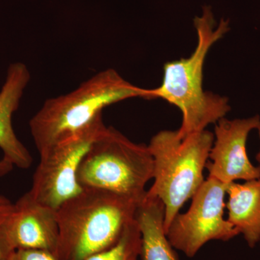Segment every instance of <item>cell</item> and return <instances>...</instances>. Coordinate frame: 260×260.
<instances>
[{
	"mask_svg": "<svg viewBox=\"0 0 260 260\" xmlns=\"http://www.w3.org/2000/svg\"><path fill=\"white\" fill-rule=\"evenodd\" d=\"M194 25L198 43L192 54L166 63L161 85L150 89V99H161L181 111L182 121L177 130L180 138L204 131L225 117L232 109L227 97L203 88L206 56L214 44L230 30L229 20L221 18L216 24L213 10L205 5L201 14L195 17Z\"/></svg>",
	"mask_w": 260,
	"mask_h": 260,
	"instance_id": "1",
	"label": "cell"
},
{
	"mask_svg": "<svg viewBox=\"0 0 260 260\" xmlns=\"http://www.w3.org/2000/svg\"><path fill=\"white\" fill-rule=\"evenodd\" d=\"M140 201L105 189L83 188L56 210V258L86 260L112 248L135 220Z\"/></svg>",
	"mask_w": 260,
	"mask_h": 260,
	"instance_id": "2",
	"label": "cell"
},
{
	"mask_svg": "<svg viewBox=\"0 0 260 260\" xmlns=\"http://www.w3.org/2000/svg\"><path fill=\"white\" fill-rule=\"evenodd\" d=\"M141 98L150 99V89L123 78L115 70L93 75L73 91L48 99L29 122L39 153L88 127L112 104Z\"/></svg>",
	"mask_w": 260,
	"mask_h": 260,
	"instance_id": "3",
	"label": "cell"
},
{
	"mask_svg": "<svg viewBox=\"0 0 260 260\" xmlns=\"http://www.w3.org/2000/svg\"><path fill=\"white\" fill-rule=\"evenodd\" d=\"M213 141V133L206 129L184 138L178 136L177 130H162L150 140L148 146L153 159L154 181L147 192L165 206V232L204 182L203 172Z\"/></svg>",
	"mask_w": 260,
	"mask_h": 260,
	"instance_id": "4",
	"label": "cell"
},
{
	"mask_svg": "<svg viewBox=\"0 0 260 260\" xmlns=\"http://www.w3.org/2000/svg\"><path fill=\"white\" fill-rule=\"evenodd\" d=\"M153 178V159L148 145L131 141L106 126L90 145L78 169L83 188L105 189L142 200Z\"/></svg>",
	"mask_w": 260,
	"mask_h": 260,
	"instance_id": "5",
	"label": "cell"
},
{
	"mask_svg": "<svg viewBox=\"0 0 260 260\" xmlns=\"http://www.w3.org/2000/svg\"><path fill=\"white\" fill-rule=\"evenodd\" d=\"M105 126L100 116L88 127L39 153L40 160L29 191L36 200L57 210L82 191L78 169L90 145Z\"/></svg>",
	"mask_w": 260,
	"mask_h": 260,
	"instance_id": "6",
	"label": "cell"
},
{
	"mask_svg": "<svg viewBox=\"0 0 260 260\" xmlns=\"http://www.w3.org/2000/svg\"><path fill=\"white\" fill-rule=\"evenodd\" d=\"M227 185L212 177L204 181L189 210L178 213L166 232L174 249L193 257L210 241L228 242L239 235L223 217Z\"/></svg>",
	"mask_w": 260,
	"mask_h": 260,
	"instance_id": "7",
	"label": "cell"
},
{
	"mask_svg": "<svg viewBox=\"0 0 260 260\" xmlns=\"http://www.w3.org/2000/svg\"><path fill=\"white\" fill-rule=\"evenodd\" d=\"M259 125V115L232 120L225 117L220 119L215 124L210 161L206 165L208 177L225 184L259 179V169L251 164L246 153L248 137Z\"/></svg>",
	"mask_w": 260,
	"mask_h": 260,
	"instance_id": "8",
	"label": "cell"
},
{
	"mask_svg": "<svg viewBox=\"0 0 260 260\" xmlns=\"http://www.w3.org/2000/svg\"><path fill=\"white\" fill-rule=\"evenodd\" d=\"M5 234L13 250L42 249L54 254L59 237L56 210L39 203L28 191L13 203Z\"/></svg>",
	"mask_w": 260,
	"mask_h": 260,
	"instance_id": "9",
	"label": "cell"
},
{
	"mask_svg": "<svg viewBox=\"0 0 260 260\" xmlns=\"http://www.w3.org/2000/svg\"><path fill=\"white\" fill-rule=\"evenodd\" d=\"M30 79V72L26 65L22 62L12 63L0 90V149L3 153L2 160L21 169H29L32 159L28 149L15 134L13 116L18 110Z\"/></svg>",
	"mask_w": 260,
	"mask_h": 260,
	"instance_id": "10",
	"label": "cell"
},
{
	"mask_svg": "<svg viewBox=\"0 0 260 260\" xmlns=\"http://www.w3.org/2000/svg\"><path fill=\"white\" fill-rule=\"evenodd\" d=\"M228 221L244 236L248 246L260 243V178L228 184Z\"/></svg>",
	"mask_w": 260,
	"mask_h": 260,
	"instance_id": "11",
	"label": "cell"
},
{
	"mask_svg": "<svg viewBox=\"0 0 260 260\" xmlns=\"http://www.w3.org/2000/svg\"><path fill=\"white\" fill-rule=\"evenodd\" d=\"M165 206L146 193L137 208L135 220L141 233V260H179L164 230Z\"/></svg>",
	"mask_w": 260,
	"mask_h": 260,
	"instance_id": "12",
	"label": "cell"
},
{
	"mask_svg": "<svg viewBox=\"0 0 260 260\" xmlns=\"http://www.w3.org/2000/svg\"><path fill=\"white\" fill-rule=\"evenodd\" d=\"M141 233L136 220L128 224L119 242L86 260H141Z\"/></svg>",
	"mask_w": 260,
	"mask_h": 260,
	"instance_id": "13",
	"label": "cell"
},
{
	"mask_svg": "<svg viewBox=\"0 0 260 260\" xmlns=\"http://www.w3.org/2000/svg\"><path fill=\"white\" fill-rule=\"evenodd\" d=\"M13 203L4 196L0 198V260H8L13 250L5 234V223L12 213Z\"/></svg>",
	"mask_w": 260,
	"mask_h": 260,
	"instance_id": "14",
	"label": "cell"
},
{
	"mask_svg": "<svg viewBox=\"0 0 260 260\" xmlns=\"http://www.w3.org/2000/svg\"><path fill=\"white\" fill-rule=\"evenodd\" d=\"M8 260H58L55 254L42 249H17Z\"/></svg>",
	"mask_w": 260,
	"mask_h": 260,
	"instance_id": "15",
	"label": "cell"
},
{
	"mask_svg": "<svg viewBox=\"0 0 260 260\" xmlns=\"http://www.w3.org/2000/svg\"><path fill=\"white\" fill-rule=\"evenodd\" d=\"M13 166L8 164V162H5L4 160H0V177L5 175V174H8L10 171L13 169ZM2 196H0L1 198Z\"/></svg>",
	"mask_w": 260,
	"mask_h": 260,
	"instance_id": "16",
	"label": "cell"
},
{
	"mask_svg": "<svg viewBox=\"0 0 260 260\" xmlns=\"http://www.w3.org/2000/svg\"><path fill=\"white\" fill-rule=\"evenodd\" d=\"M256 130H257V131H258V135H259V140H260V125H259V127H258V129ZM256 161H257V162H258V167H258V169H259V171L260 172V148H259V151H258L257 154H256ZM259 245H260V243H259Z\"/></svg>",
	"mask_w": 260,
	"mask_h": 260,
	"instance_id": "17",
	"label": "cell"
}]
</instances>
